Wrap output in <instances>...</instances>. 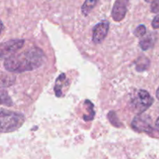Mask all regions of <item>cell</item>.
<instances>
[{
	"mask_svg": "<svg viewBox=\"0 0 159 159\" xmlns=\"http://www.w3.org/2000/svg\"><path fill=\"white\" fill-rule=\"evenodd\" d=\"M151 11L154 13L159 12V0H155L151 5Z\"/></svg>",
	"mask_w": 159,
	"mask_h": 159,
	"instance_id": "e0dca14e",
	"label": "cell"
},
{
	"mask_svg": "<svg viewBox=\"0 0 159 159\" xmlns=\"http://www.w3.org/2000/svg\"><path fill=\"white\" fill-rule=\"evenodd\" d=\"M46 55L40 48L33 47L20 53H16L4 60V68L12 73H22L35 70L46 61Z\"/></svg>",
	"mask_w": 159,
	"mask_h": 159,
	"instance_id": "6da1fadb",
	"label": "cell"
},
{
	"mask_svg": "<svg viewBox=\"0 0 159 159\" xmlns=\"http://www.w3.org/2000/svg\"><path fill=\"white\" fill-rule=\"evenodd\" d=\"M14 79H12V78H8V76H7V79L6 78V79L2 78L1 79L2 87H8L9 85H12V84L14 82Z\"/></svg>",
	"mask_w": 159,
	"mask_h": 159,
	"instance_id": "2e32d148",
	"label": "cell"
},
{
	"mask_svg": "<svg viewBox=\"0 0 159 159\" xmlns=\"http://www.w3.org/2000/svg\"><path fill=\"white\" fill-rule=\"evenodd\" d=\"M66 80V76L64 73L61 74L59 77L56 79L55 86H54V93H55L56 96L61 97L62 96V87H63L64 82Z\"/></svg>",
	"mask_w": 159,
	"mask_h": 159,
	"instance_id": "ba28073f",
	"label": "cell"
},
{
	"mask_svg": "<svg viewBox=\"0 0 159 159\" xmlns=\"http://www.w3.org/2000/svg\"><path fill=\"white\" fill-rule=\"evenodd\" d=\"M25 121V116L21 113L2 109L0 113L2 133H10L22 127Z\"/></svg>",
	"mask_w": 159,
	"mask_h": 159,
	"instance_id": "7a4b0ae2",
	"label": "cell"
},
{
	"mask_svg": "<svg viewBox=\"0 0 159 159\" xmlns=\"http://www.w3.org/2000/svg\"><path fill=\"white\" fill-rule=\"evenodd\" d=\"M85 106L87 107V110L89 112V114L87 116H84V120L85 121H90L93 120L95 116V111H94V106L93 104L90 102L89 100L85 101Z\"/></svg>",
	"mask_w": 159,
	"mask_h": 159,
	"instance_id": "7c38bea8",
	"label": "cell"
},
{
	"mask_svg": "<svg viewBox=\"0 0 159 159\" xmlns=\"http://www.w3.org/2000/svg\"><path fill=\"white\" fill-rule=\"evenodd\" d=\"M150 61L145 57H141L136 61V70L138 71H144L148 68Z\"/></svg>",
	"mask_w": 159,
	"mask_h": 159,
	"instance_id": "30bf717a",
	"label": "cell"
},
{
	"mask_svg": "<svg viewBox=\"0 0 159 159\" xmlns=\"http://www.w3.org/2000/svg\"><path fill=\"white\" fill-rule=\"evenodd\" d=\"M99 0H85L82 6V12L84 16H88L97 5Z\"/></svg>",
	"mask_w": 159,
	"mask_h": 159,
	"instance_id": "9c48e42d",
	"label": "cell"
},
{
	"mask_svg": "<svg viewBox=\"0 0 159 159\" xmlns=\"http://www.w3.org/2000/svg\"><path fill=\"white\" fill-rule=\"evenodd\" d=\"M110 29V23L103 20L97 23L93 29V41L95 43H100L105 40Z\"/></svg>",
	"mask_w": 159,
	"mask_h": 159,
	"instance_id": "8992f818",
	"label": "cell"
},
{
	"mask_svg": "<svg viewBox=\"0 0 159 159\" xmlns=\"http://www.w3.org/2000/svg\"><path fill=\"white\" fill-rule=\"evenodd\" d=\"M1 103L2 105H6L7 107H11L13 104L9 95L4 90H2L1 92Z\"/></svg>",
	"mask_w": 159,
	"mask_h": 159,
	"instance_id": "5bb4252c",
	"label": "cell"
},
{
	"mask_svg": "<svg viewBox=\"0 0 159 159\" xmlns=\"http://www.w3.org/2000/svg\"><path fill=\"white\" fill-rule=\"evenodd\" d=\"M154 99L148 91L144 89L138 90L136 96L132 99L131 107L134 112L138 114H142L144 111L152 107Z\"/></svg>",
	"mask_w": 159,
	"mask_h": 159,
	"instance_id": "3957f363",
	"label": "cell"
},
{
	"mask_svg": "<svg viewBox=\"0 0 159 159\" xmlns=\"http://www.w3.org/2000/svg\"><path fill=\"white\" fill-rule=\"evenodd\" d=\"M108 119L110 120V124L113 126H114L115 127H122L123 124L118 119L117 116H116V113L113 111H110V113H108Z\"/></svg>",
	"mask_w": 159,
	"mask_h": 159,
	"instance_id": "4fadbf2b",
	"label": "cell"
},
{
	"mask_svg": "<svg viewBox=\"0 0 159 159\" xmlns=\"http://www.w3.org/2000/svg\"><path fill=\"white\" fill-rule=\"evenodd\" d=\"M146 30H146V26H144V25L141 24L135 29L134 34L138 37H143L145 35Z\"/></svg>",
	"mask_w": 159,
	"mask_h": 159,
	"instance_id": "9a60e30c",
	"label": "cell"
},
{
	"mask_svg": "<svg viewBox=\"0 0 159 159\" xmlns=\"http://www.w3.org/2000/svg\"><path fill=\"white\" fill-rule=\"evenodd\" d=\"M134 130L138 132H143L148 134H151L154 129L152 125V119L150 116L144 114H138L134 117L131 124Z\"/></svg>",
	"mask_w": 159,
	"mask_h": 159,
	"instance_id": "5b68a950",
	"label": "cell"
},
{
	"mask_svg": "<svg viewBox=\"0 0 159 159\" xmlns=\"http://www.w3.org/2000/svg\"><path fill=\"white\" fill-rule=\"evenodd\" d=\"M129 0H116L111 12L112 18L116 22H120L125 18Z\"/></svg>",
	"mask_w": 159,
	"mask_h": 159,
	"instance_id": "52a82bcc",
	"label": "cell"
},
{
	"mask_svg": "<svg viewBox=\"0 0 159 159\" xmlns=\"http://www.w3.org/2000/svg\"><path fill=\"white\" fill-rule=\"evenodd\" d=\"M154 45V39L153 37L151 36H146V37H143L142 39L140 40L139 46L141 47V49L143 51H147L149 48H152Z\"/></svg>",
	"mask_w": 159,
	"mask_h": 159,
	"instance_id": "8fae6325",
	"label": "cell"
},
{
	"mask_svg": "<svg viewBox=\"0 0 159 159\" xmlns=\"http://www.w3.org/2000/svg\"><path fill=\"white\" fill-rule=\"evenodd\" d=\"M154 1H155V0H145V2H153Z\"/></svg>",
	"mask_w": 159,
	"mask_h": 159,
	"instance_id": "44dd1931",
	"label": "cell"
},
{
	"mask_svg": "<svg viewBox=\"0 0 159 159\" xmlns=\"http://www.w3.org/2000/svg\"><path fill=\"white\" fill-rule=\"evenodd\" d=\"M25 43V40L22 39H16V40H10L8 41L3 42L0 45V55L1 58H7L9 56L16 54L20 48L23 47Z\"/></svg>",
	"mask_w": 159,
	"mask_h": 159,
	"instance_id": "277c9868",
	"label": "cell"
},
{
	"mask_svg": "<svg viewBox=\"0 0 159 159\" xmlns=\"http://www.w3.org/2000/svg\"><path fill=\"white\" fill-rule=\"evenodd\" d=\"M155 128H156L157 131H158V133L159 134V117L157 119L156 123H155Z\"/></svg>",
	"mask_w": 159,
	"mask_h": 159,
	"instance_id": "d6986e66",
	"label": "cell"
},
{
	"mask_svg": "<svg viewBox=\"0 0 159 159\" xmlns=\"http://www.w3.org/2000/svg\"><path fill=\"white\" fill-rule=\"evenodd\" d=\"M152 26L154 29H159V14L157 15L154 18V20H152Z\"/></svg>",
	"mask_w": 159,
	"mask_h": 159,
	"instance_id": "ac0fdd59",
	"label": "cell"
},
{
	"mask_svg": "<svg viewBox=\"0 0 159 159\" xmlns=\"http://www.w3.org/2000/svg\"><path fill=\"white\" fill-rule=\"evenodd\" d=\"M156 97L159 100V87L158 88V89H157V92H156Z\"/></svg>",
	"mask_w": 159,
	"mask_h": 159,
	"instance_id": "ffe728a7",
	"label": "cell"
}]
</instances>
